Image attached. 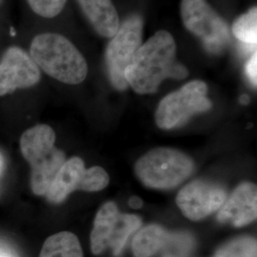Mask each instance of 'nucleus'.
I'll return each mask as SVG.
<instances>
[{"instance_id": "obj_1", "label": "nucleus", "mask_w": 257, "mask_h": 257, "mask_svg": "<svg viewBox=\"0 0 257 257\" xmlns=\"http://www.w3.org/2000/svg\"><path fill=\"white\" fill-rule=\"evenodd\" d=\"M124 75L135 92L149 94L156 92L166 78H186L188 71L176 60L175 38L161 30L139 47Z\"/></svg>"}, {"instance_id": "obj_2", "label": "nucleus", "mask_w": 257, "mask_h": 257, "mask_svg": "<svg viewBox=\"0 0 257 257\" xmlns=\"http://www.w3.org/2000/svg\"><path fill=\"white\" fill-rule=\"evenodd\" d=\"M30 55L38 68L60 82L76 85L87 77L88 64L85 57L61 35H38L32 41Z\"/></svg>"}, {"instance_id": "obj_3", "label": "nucleus", "mask_w": 257, "mask_h": 257, "mask_svg": "<svg viewBox=\"0 0 257 257\" xmlns=\"http://www.w3.org/2000/svg\"><path fill=\"white\" fill-rule=\"evenodd\" d=\"M55 132L45 124L29 128L20 138L22 156L32 169V190L37 195H46L66 161L64 153L55 148Z\"/></svg>"}, {"instance_id": "obj_4", "label": "nucleus", "mask_w": 257, "mask_h": 257, "mask_svg": "<svg viewBox=\"0 0 257 257\" xmlns=\"http://www.w3.org/2000/svg\"><path fill=\"white\" fill-rule=\"evenodd\" d=\"M193 171V160L171 148H156L136 164L139 180L153 189H172L182 183Z\"/></svg>"}, {"instance_id": "obj_5", "label": "nucleus", "mask_w": 257, "mask_h": 257, "mask_svg": "<svg viewBox=\"0 0 257 257\" xmlns=\"http://www.w3.org/2000/svg\"><path fill=\"white\" fill-rule=\"evenodd\" d=\"M140 226L141 219L137 215L121 213L115 203L104 204L95 216L91 233L92 253L100 254L110 248L118 256L130 236Z\"/></svg>"}, {"instance_id": "obj_6", "label": "nucleus", "mask_w": 257, "mask_h": 257, "mask_svg": "<svg viewBox=\"0 0 257 257\" xmlns=\"http://www.w3.org/2000/svg\"><path fill=\"white\" fill-rule=\"evenodd\" d=\"M184 26L211 54H221L230 42V29L207 0H182Z\"/></svg>"}, {"instance_id": "obj_7", "label": "nucleus", "mask_w": 257, "mask_h": 257, "mask_svg": "<svg viewBox=\"0 0 257 257\" xmlns=\"http://www.w3.org/2000/svg\"><path fill=\"white\" fill-rule=\"evenodd\" d=\"M208 87L200 80H193L181 89L171 92L158 105L156 112L157 126L163 130L179 127L193 115L207 111L211 102L207 97Z\"/></svg>"}, {"instance_id": "obj_8", "label": "nucleus", "mask_w": 257, "mask_h": 257, "mask_svg": "<svg viewBox=\"0 0 257 257\" xmlns=\"http://www.w3.org/2000/svg\"><path fill=\"white\" fill-rule=\"evenodd\" d=\"M143 19L139 15H131L120 23L118 31L111 37L106 50V65L112 86L124 91L128 87L125 79L133 56L142 45Z\"/></svg>"}, {"instance_id": "obj_9", "label": "nucleus", "mask_w": 257, "mask_h": 257, "mask_svg": "<svg viewBox=\"0 0 257 257\" xmlns=\"http://www.w3.org/2000/svg\"><path fill=\"white\" fill-rule=\"evenodd\" d=\"M227 200L226 191L218 185L195 180L186 185L176 197L184 215L197 221L218 211Z\"/></svg>"}, {"instance_id": "obj_10", "label": "nucleus", "mask_w": 257, "mask_h": 257, "mask_svg": "<svg viewBox=\"0 0 257 257\" xmlns=\"http://www.w3.org/2000/svg\"><path fill=\"white\" fill-rule=\"evenodd\" d=\"M41 77L31 55L19 47H11L0 61V96L35 86Z\"/></svg>"}, {"instance_id": "obj_11", "label": "nucleus", "mask_w": 257, "mask_h": 257, "mask_svg": "<svg viewBox=\"0 0 257 257\" xmlns=\"http://www.w3.org/2000/svg\"><path fill=\"white\" fill-rule=\"evenodd\" d=\"M256 186L243 183L231 193L219 209L217 219L222 223H230L234 227H243L256 219Z\"/></svg>"}, {"instance_id": "obj_12", "label": "nucleus", "mask_w": 257, "mask_h": 257, "mask_svg": "<svg viewBox=\"0 0 257 257\" xmlns=\"http://www.w3.org/2000/svg\"><path fill=\"white\" fill-rule=\"evenodd\" d=\"M86 174L87 169L81 158L75 156L66 160L47 192L48 201L58 204L76 190L85 191Z\"/></svg>"}, {"instance_id": "obj_13", "label": "nucleus", "mask_w": 257, "mask_h": 257, "mask_svg": "<svg viewBox=\"0 0 257 257\" xmlns=\"http://www.w3.org/2000/svg\"><path fill=\"white\" fill-rule=\"evenodd\" d=\"M77 2L99 36L111 38L116 34L120 26L119 17L111 0H77Z\"/></svg>"}, {"instance_id": "obj_14", "label": "nucleus", "mask_w": 257, "mask_h": 257, "mask_svg": "<svg viewBox=\"0 0 257 257\" xmlns=\"http://www.w3.org/2000/svg\"><path fill=\"white\" fill-rule=\"evenodd\" d=\"M39 257H83V250L74 233L61 231L47 238Z\"/></svg>"}, {"instance_id": "obj_15", "label": "nucleus", "mask_w": 257, "mask_h": 257, "mask_svg": "<svg viewBox=\"0 0 257 257\" xmlns=\"http://www.w3.org/2000/svg\"><path fill=\"white\" fill-rule=\"evenodd\" d=\"M168 231L159 225H149L139 230L133 240V251L136 257H152L162 248Z\"/></svg>"}, {"instance_id": "obj_16", "label": "nucleus", "mask_w": 257, "mask_h": 257, "mask_svg": "<svg viewBox=\"0 0 257 257\" xmlns=\"http://www.w3.org/2000/svg\"><path fill=\"white\" fill-rule=\"evenodd\" d=\"M193 237L187 232H168L165 242L159 250V257H187L193 250Z\"/></svg>"}, {"instance_id": "obj_17", "label": "nucleus", "mask_w": 257, "mask_h": 257, "mask_svg": "<svg viewBox=\"0 0 257 257\" xmlns=\"http://www.w3.org/2000/svg\"><path fill=\"white\" fill-rule=\"evenodd\" d=\"M233 36L246 45H256L257 8L252 7L248 13L236 19L231 27Z\"/></svg>"}, {"instance_id": "obj_18", "label": "nucleus", "mask_w": 257, "mask_h": 257, "mask_svg": "<svg viewBox=\"0 0 257 257\" xmlns=\"http://www.w3.org/2000/svg\"><path fill=\"white\" fill-rule=\"evenodd\" d=\"M256 252L255 239L241 237L222 247L213 257H256Z\"/></svg>"}, {"instance_id": "obj_19", "label": "nucleus", "mask_w": 257, "mask_h": 257, "mask_svg": "<svg viewBox=\"0 0 257 257\" xmlns=\"http://www.w3.org/2000/svg\"><path fill=\"white\" fill-rule=\"evenodd\" d=\"M29 6L37 15L53 19L58 16L63 9L67 0H27Z\"/></svg>"}, {"instance_id": "obj_20", "label": "nucleus", "mask_w": 257, "mask_h": 257, "mask_svg": "<svg viewBox=\"0 0 257 257\" xmlns=\"http://www.w3.org/2000/svg\"><path fill=\"white\" fill-rule=\"evenodd\" d=\"M110 181L109 175L101 167H92L87 169L85 191L98 192L105 189Z\"/></svg>"}, {"instance_id": "obj_21", "label": "nucleus", "mask_w": 257, "mask_h": 257, "mask_svg": "<svg viewBox=\"0 0 257 257\" xmlns=\"http://www.w3.org/2000/svg\"><path fill=\"white\" fill-rule=\"evenodd\" d=\"M245 72L248 76L249 81L251 84L256 87L257 83V55L256 52L252 54L250 58L248 59L246 67H245Z\"/></svg>"}, {"instance_id": "obj_22", "label": "nucleus", "mask_w": 257, "mask_h": 257, "mask_svg": "<svg viewBox=\"0 0 257 257\" xmlns=\"http://www.w3.org/2000/svg\"><path fill=\"white\" fill-rule=\"evenodd\" d=\"M128 204L134 209H139L142 206V200L139 197H132L128 201Z\"/></svg>"}, {"instance_id": "obj_23", "label": "nucleus", "mask_w": 257, "mask_h": 257, "mask_svg": "<svg viewBox=\"0 0 257 257\" xmlns=\"http://www.w3.org/2000/svg\"><path fill=\"white\" fill-rule=\"evenodd\" d=\"M240 102H241L242 104H244V105H247V104H248V102H249V97H248V95L244 94V95H242V96L240 97Z\"/></svg>"}, {"instance_id": "obj_24", "label": "nucleus", "mask_w": 257, "mask_h": 257, "mask_svg": "<svg viewBox=\"0 0 257 257\" xmlns=\"http://www.w3.org/2000/svg\"><path fill=\"white\" fill-rule=\"evenodd\" d=\"M0 257H11L9 255H7V254H5V253H2V252H0Z\"/></svg>"}, {"instance_id": "obj_25", "label": "nucleus", "mask_w": 257, "mask_h": 257, "mask_svg": "<svg viewBox=\"0 0 257 257\" xmlns=\"http://www.w3.org/2000/svg\"><path fill=\"white\" fill-rule=\"evenodd\" d=\"M0 168H1V158H0Z\"/></svg>"}]
</instances>
